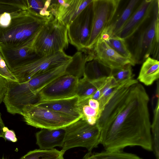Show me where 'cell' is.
<instances>
[{"mask_svg": "<svg viewBox=\"0 0 159 159\" xmlns=\"http://www.w3.org/2000/svg\"><path fill=\"white\" fill-rule=\"evenodd\" d=\"M94 56L92 49L85 48L79 51L72 56V60L68 65L66 73L77 77L83 76L86 63L94 59Z\"/></svg>", "mask_w": 159, "mask_h": 159, "instance_id": "d6986e66", "label": "cell"}, {"mask_svg": "<svg viewBox=\"0 0 159 159\" xmlns=\"http://www.w3.org/2000/svg\"><path fill=\"white\" fill-rule=\"evenodd\" d=\"M159 101L158 98L154 110V117L151 126L153 151L156 159H159Z\"/></svg>", "mask_w": 159, "mask_h": 159, "instance_id": "484cf974", "label": "cell"}, {"mask_svg": "<svg viewBox=\"0 0 159 159\" xmlns=\"http://www.w3.org/2000/svg\"><path fill=\"white\" fill-rule=\"evenodd\" d=\"M159 77V61L148 57L143 63L137 80L146 86L152 85Z\"/></svg>", "mask_w": 159, "mask_h": 159, "instance_id": "ffe728a7", "label": "cell"}, {"mask_svg": "<svg viewBox=\"0 0 159 159\" xmlns=\"http://www.w3.org/2000/svg\"><path fill=\"white\" fill-rule=\"evenodd\" d=\"M26 9V0H0V16L5 12L12 13Z\"/></svg>", "mask_w": 159, "mask_h": 159, "instance_id": "f1b7e54d", "label": "cell"}, {"mask_svg": "<svg viewBox=\"0 0 159 159\" xmlns=\"http://www.w3.org/2000/svg\"><path fill=\"white\" fill-rule=\"evenodd\" d=\"M91 49L94 55V59L98 60L111 70L121 68L129 64L132 66L129 59L118 53L101 37Z\"/></svg>", "mask_w": 159, "mask_h": 159, "instance_id": "7c38bea8", "label": "cell"}, {"mask_svg": "<svg viewBox=\"0 0 159 159\" xmlns=\"http://www.w3.org/2000/svg\"><path fill=\"white\" fill-rule=\"evenodd\" d=\"M53 18L42 16L29 9L12 13L10 25L0 27V46L15 48L27 44L36 38L41 29Z\"/></svg>", "mask_w": 159, "mask_h": 159, "instance_id": "7a4b0ae2", "label": "cell"}, {"mask_svg": "<svg viewBox=\"0 0 159 159\" xmlns=\"http://www.w3.org/2000/svg\"><path fill=\"white\" fill-rule=\"evenodd\" d=\"M93 1L68 27L69 42L79 51L86 48L89 38L93 17Z\"/></svg>", "mask_w": 159, "mask_h": 159, "instance_id": "9c48e42d", "label": "cell"}, {"mask_svg": "<svg viewBox=\"0 0 159 159\" xmlns=\"http://www.w3.org/2000/svg\"><path fill=\"white\" fill-rule=\"evenodd\" d=\"M65 152L55 148L50 150L35 149L28 152L20 159H64Z\"/></svg>", "mask_w": 159, "mask_h": 159, "instance_id": "cb8c5ba5", "label": "cell"}, {"mask_svg": "<svg viewBox=\"0 0 159 159\" xmlns=\"http://www.w3.org/2000/svg\"><path fill=\"white\" fill-rule=\"evenodd\" d=\"M27 9L40 15L50 18L54 17L48 11L51 0H26Z\"/></svg>", "mask_w": 159, "mask_h": 159, "instance_id": "83f0119b", "label": "cell"}, {"mask_svg": "<svg viewBox=\"0 0 159 159\" xmlns=\"http://www.w3.org/2000/svg\"><path fill=\"white\" fill-rule=\"evenodd\" d=\"M149 101L144 87L134 79L114 90L96 124L105 150L138 146L153 151Z\"/></svg>", "mask_w": 159, "mask_h": 159, "instance_id": "6da1fadb", "label": "cell"}, {"mask_svg": "<svg viewBox=\"0 0 159 159\" xmlns=\"http://www.w3.org/2000/svg\"><path fill=\"white\" fill-rule=\"evenodd\" d=\"M0 75L8 80L18 82L16 78L8 68L0 52Z\"/></svg>", "mask_w": 159, "mask_h": 159, "instance_id": "4dcf8cb0", "label": "cell"}, {"mask_svg": "<svg viewBox=\"0 0 159 159\" xmlns=\"http://www.w3.org/2000/svg\"><path fill=\"white\" fill-rule=\"evenodd\" d=\"M101 37L112 48L121 56L129 59L133 66L131 55L128 49L125 39L117 36L108 37L101 35Z\"/></svg>", "mask_w": 159, "mask_h": 159, "instance_id": "d4e9b609", "label": "cell"}, {"mask_svg": "<svg viewBox=\"0 0 159 159\" xmlns=\"http://www.w3.org/2000/svg\"><path fill=\"white\" fill-rule=\"evenodd\" d=\"M66 135L64 128L57 129H42L35 134L36 144L40 149L50 150L55 147H62Z\"/></svg>", "mask_w": 159, "mask_h": 159, "instance_id": "2e32d148", "label": "cell"}, {"mask_svg": "<svg viewBox=\"0 0 159 159\" xmlns=\"http://www.w3.org/2000/svg\"><path fill=\"white\" fill-rule=\"evenodd\" d=\"M107 76L90 80L83 77L79 79L76 95L79 100L89 97L104 84Z\"/></svg>", "mask_w": 159, "mask_h": 159, "instance_id": "44dd1931", "label": "cell"}, {"mask_svg": "<svg viewBox=\"0 0 159 159\" xmlns=\"http://www.w3.org/2000/svg\"><path fill=\"white\" fill-rule=\"evenodd\" d=\"M140 0H131L124 5L118 15L114 16L109 26L104 30L101 35L111 37L116 36L135 10Z\"/></svg>", "mask_w": 159, "mask_h": 159, "instance_id": "e0dca14e", "label": "cell"}, {"mask_svg": "<svg viewBox=\"0 0 159 159\" xmlns=\"http://www.w3.org/2000/svg\"><path fill=\"white\" fill-rule=\"evenodd\" d=\"M159 1L150 16L130 36L125 39L134 66L141 64L150 55L158 60Z\"/></svg>", "mask_w": 159, "mask_h": 159, "instance_id": "3957f363", "label": "cell"}, {"mask_svg": "<svg viewBox=\"0 0 159 159\" xmlns=\"http://www.w3.org/2000/svg\"><path fill=\"white\" fill-rule=\"evenodd\" d=\"M12 13L6 12L1 15L0 16V27L5 28L10 25L11 21Z\"/></svg>", "mask_w": 159, "mask_h": 159, "instance_id": "d6a6232c", "label": "cell"}, {"mask_svg": "<svg viewBox=\"0 0 159 159\" xmlns=\"http://www.w3.org/2000/svg\"><path fill=\"white\" fill-rule=\"evenodd\" d=\"M79 78L65 74L47 85L38 93L39 100L70 98L76 95Z\"/></svg>", "mask_w": 159, "mask_h": 159, "instance_id": "30bf717a", "label": "cell"}, {"mask_svg": "<svg viewBox=\"0 0 159 159\" xmlns=\"http://www.w3.org/2000/svg\"><path fill=\"white\" fill-rule=\"evenodd\" d=\"M111 70L104 66L100 61L96 59L88 62L86 64L83 77L93 80L99 77L106 76L105 73L110 74Z\"/></svg>", "mask_w": 159, "mask_h": 159, "instance_id": "603a6c76", "label": "cell"}, {"mask_svg": "<svg viewBox=\"0 0 159 159\" xmlns=\"http://www.w3.org/2000/svg\"><path fill=\"white\" fill-rule=\"evenodd\" d=\"M4 139H7L12 142H15L17 141L14 131L9 129L7 127H5L3 129Z\"/></svg>", "mask_w": 159, "mask_h": 159, "instance_id": "836d02e7", "label": "cell"}, {"mask_svg": "<svg viewBox=\"0 0 159 159\" xmlns=\"http://www.w3.org/2000/svg\"><path fill=\"white\" fill-rule=\"evenodd\" d=\"M2 159H4V158H2Z\"/></svg>", "mask_w": 159, "mask_h": 159, "instance_id": "d590c367", "label": "cell"}, {"mask_svg": "<svg viewBox=\"0 0 159 159\" xmlns=\"http://www.w3.org/2000/svg\"><path fill=\"white\" fill-rule=\"evenodd\" d=\"M93 0H51L48 11L67 27Z\"/></svg>", "mask_w": 159, "mask_h": 159, "instance_id": "8fae6325", "label": "cell"}, {"mask_svg": "<svg viewBox=\"0 0 159 159\" xmlns=\"http://www.w3.org/2000/svg\"><path fill=\"white\" fill-rule=\"evenodd\" d=\"M82 159H143L136 154L122 150H106L99 152H89Z\"/></svg>", "mask_w": 159, "mask_h": 159, "instance_id": "7402d4cb", "label": "cell"}, {"mask_svg": "<svg viewBox=\"0 0 159 159\" xmlns=\"http://www.w3.org/2000/svg\"><path fill=\"white\" fill-rule=\"evenodd\" d=\"M78 106L82 115L81 119L90 124L95 125L101 113L90 107L85 99L79 100Z\"/></svg>", "mask_w": 159, "mask_h": 159, "instance_id": "4316f807", "label": "cell"}, {"mask_svg": "<svg viewBox=\"0 0 159 159\" xmlns=\"http://www.w3.org/2000/svg\"><path fill=\"white\" fill-rule=\"evenodd\" d=\"M5 127L4 123L1 118V114L0 112V138H3L4 139V137L3 129Z\"/></svg>", "mask_w": 159, "mask_h": 159, "instance_id": "e575fe53", "label": "cell"}, {"mask_svg": "<svg viewBox=\"0 0 159 159\" xmlns=\"http://www.w3.org/2000/svg\"><path fill=\"white\" fill-rule=\"evenodd\" d=\"M21 115L27 124L42 129L64 128L80 119L35 104L24 107Z\"/></svg>", "mask_w": 159, "mask_h": 159, "instance_id": "5b68a950", "label": "cell"}, {"mask_svg": "<svg viewBox=\"0 0 159 159\" xmlns=\"http://www.w3.org/2000/svg\"><path fill=\"white\" fill-rule=\"evenodd\" d=\"M157 1L140 0L129 19L116 36L125 39L131 35L150 16Z\"/></svg>", "mask_w": 159, "mask_h": 159, "instance_id": "4fadbf2b", "label": "cell"}, {"mask_svg": "<svg viewBox=\"0 0 159 159\" xmlns=\"http://www.w3.org/2000/svg\"><path fill=\"white\" fill-rule=\"evenodd\" d=\"M69 43L67 27L54 17L41 29L34 47L37 55L42 57L64 51L68 48Z\"/></svg>", "mask_w": 159, "mask_h": 159, "instance_id": "277c9868", "label": "cell"}, {"mask_svg": "<svg viewBox=\"0 0 159 159\" xmlns=\"http://www.w3.org/2000/svg\"><path fill=\"white\" fill-rule=\"evenodd\" d=\"M132 66L129 64L121 68L111 70L109 75L112 76L118 84L133 79Z\"/></svg>", "mask_w": 159, "mask_h": 159, "instance_id": "f546056e", "label": "cell"}, {"mask_svg": "<svg viewBox=\"0 0 159 159\" xmlns=\"http://www.w3.org/2000/svg\"><path fill=\"white\" fill-rule=\"evenodd\" d=\"M35 39L18 48H11L0 46V52L11 71L38 56L34 47Z\"/></svg>", "mask_w": 159, "mask_h": 159, "instance_id": "5bb4252c", "label": "cell"}, {"mask_svg": "<svg viewBox=\"0 0 159 159\" xmlns=\"http://www.w3.org/2000/svg\"><path fill=\"white\" fill-rule=\"evenodd\" d=\"M8 87V80L0 75V104L3 102Z\"/></svg>", "mask_w": 159, "mask_h": 159, "instance_id": "1f68e13d", "label": "cell"}, {"mask_svg": "<svg viewBox=\"0 0 159 159\" xmlns=\"http://www.w3.org/2000/svg\"><path fill=\"white\" fill-rule=\"evenodd\" d=\"M72 60L34 76L28 80L27 82L33 91L38 94L39 91L47 85L58 77L66 74L67 67Z\"/></svg>", "mask_w": 159, "mask_h": 159, "instance_id": "ac0fdd59", "label": "cell"}, {"mask_svg": "<svg viewBox=\"0 0 159 159\" xmlns=\"http://www.w3.org/2000/svg\"><path fill=\"white\" fill-rule=\"evenodd\" d=\"M120 0H93V17L89 38L86 48L92 49L104 30L109 26Z\"/></svg>", "mask_w": 159, "mask_h": 159, "instance_id": "ba28073f", "label": "cell"}, {"mask_svg": "<svg viewBox=\"0 0 159 159\" xmlns=\"http://www.w3.org/2000/svg\"><path fill=\"white\" fill-rule=\"evenodd\" d=\"M72 59V56L67 55L64 51L44 56H37L11 72L18 82L22 83Z\"/></svg>", "mask_w": 159, "mask_h": 159, "instance_id": "52a82bcc", "label": "cell"}, {"mask_svg": "<svg viewBox=\"0 0 159 159\" xmlns=\"http://www.w3.org/2000/svg\"><path fill=\"white\" fill-rule=\"evenodd\" d=\"M79 99L75 95L65 98L39 100L35 104L66 115L81 119L82 115L79 109Z\"/></svg>", "mask_w": 159, "mask_h": 159, "instance_id": "9a60e30c", "label": "cell"}, {"mask_svg": "<svg viewBox=\"0 0 159 159\" xmlns=\"http://www.w3.org/2000/svg\"><path fill=\"white\" fill-rule=\"evenodd\" d=\"M64 128L66 135L62 149L64 152L76 147L85 148L91 152L100 144V132L96 124L91 125L81 118Z\"/></svg>", "mask_w": 159, "mask_h": 159, "instance_id": "8992f818", "label": "cell"}]
</instances>
